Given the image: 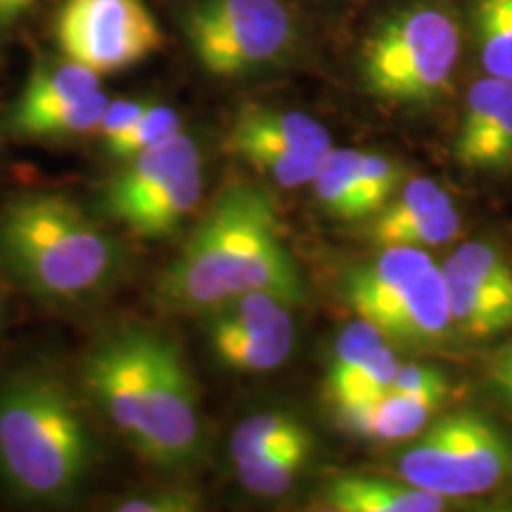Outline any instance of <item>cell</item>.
<instances>
[{"label":"cell","mask_w":512,"mask_h":512,"mask_svg":"<svg viewBox=\"0 0 512 512\" xmlns=\"http://www.w3.org/2000/svg\"><path fill=\"white\" fill-rule=\"evenodd\" d=\"M475 29L486 74L512 79V0H475Z\"/></svg>","instance_id":"cell-24"},{"label":"cell","mask_w":512,"mask_h":512,"mask_svg":"<svg viewBox=\"0 0 512 512\" xmlns=\"http://www.w3.org/2000/svg\"><path fill=\"white\" fill-rule=\"evenodd\" d=\"M311 441V430L299 418L290 413L264 411L249 415L235 427L233 439H230V456H233V463H240V460L259 458L264 453L297 444H311Z\"/></svg>","instance_id":"cell-21"},{"label":"cell","mask_w":512,"mask_h":512,"mask_svg":"<svg viewBox=\"0 0 512 512\" xmlns=\"http://www.w3.org/2000/svg\"><path fill=\"white\" fill-rule=\"evenodd\" d=\"M392 389L406 394L437 396V399L446 401L448 380L437 366H427V363H401L399 370H396Z\"/></svg>","instance_id":"cell-31"},{"label":"cell","mask_w":512,"mask_h":512,"mask_svg":"<svg viewBox=\"0 0 512 512\" xmlns=\"http://www.w3.org/2000/svg\"><path fill=\"white\" fill-rule=\"evenodd\" d=\"M126 271L124 242L60 192H19L0 207V273L38 302L95 304Z\"/></svg>","instance_id":"cell-2"},{"label":"cell","mask_w":512,"mask_h":512,"mask_svg":"<svg viewBox=\"0 0 512 512\" xmlns=\"http://www.w3.org/2000/svg\"><path fill=\"white\" fill-rule=\"evenodd\" d=\"M498 389H501L505 399H508V403L512 406V382L510 384H498Z\"/></svg>","instance_id":"cell-35"},{"label":"cell","mask_w":512,"mask_h":512,"mask_svg":"<svg viewBox=\"0 0 512 512\" xmlns=\"http://www.w3.org/2000/svg\"><path fill=\"white\" fill-rule=\"evenodd\" d=\"M399 366L401 361L394 354V349L389 344L382 347L351 380L344 382L335 394L328 396L332 408L356 406V403H366L370 399H377L384 392H389Z\"/></svg>","instance_id":"cell-28"},{"label":"cell","mask_w":512,"mask_h":512,"mask_svg":"<svg viewBox=\"0 0 512 512\" xmlns=\"http://www.w3.org/2000/svg\"><path fill=\"white\" fill-rule=\"evenodd\" d=\"M249 292L306 304L309 290L283 238L278 207L259 185H230L164 268L155 299L164 309L204 313Z\"/></svg>","instance_id":"cell-1"},{"label":"cell","mask_w":512,"mask_h":512,"mask_svg":"<svg viewBox=\"0 0 512 512\" xmlns=\"http://www.w3.org/2000/svg\"><path fill=\"white\" fill-rule=\"evenodd\" d=\"M204 422L200 394L183 349L169 335L152 332V387L138 456L162 472H183L200 460Z\"/></svg>","instance_id":"cell-10"},{"label":"cell","mask_w":512,"mask_h":512,"mask_svg":"<svg viewBox=\"0 0 512 512\" xmlns=\"http://www.w3.org/2000/svg\"><path fill=\"white\" fill-rule=\"evenodd\" d=\"M292 304L271 292H249L204 311V332L221 366L271 373L294 349Z\"/></svg>","instance_id":"cell-12"},{"label":"cell","mask_w":512,"mask_h":512,"mask_svg":"<svg viewBox=\"0 0 512 512\" xmlns=\"http://www.w3.org/2000/svg\"><path fill=\"white\" fill-rule=\"evenodd\" d=\"M387 344V337L375 325H370L368 320L358 318L354 323H349L332 344L328 373H325V396L335 394L344 382L351 380Z\"/></svg>","instance_id":"cell-25"},{"label":"cell","mask_w":512,"mask_h":512,"mask_svg":"<svg viewBox=\"0 0 512 512\" xmlns=\"http://www.w3.org/2000/svg\"><path fill=\"white\" fill-rule=\"evenodd\" d=\"M150 102L152 100L147 98H110L98 126L100 143L107 145L114 138H119L121 133H126L140 119V114L150 107Z\"/></svg>","instance_id":"cell-32"},{"label":"cell","mask_w":512,"mask_h":512,"mask_svg":"<svg viewBox=\"0 0 512 512\" xmlns=\"http://www.w3.org/2000/svg\"><path fill=\"white\" fill-rule=\"evenodd\" d=\"M245 147H278L323 159L335 145L325 124L309 114L249 102L235 114L226 136L230 155Z\"/></svg>","instance_id":"cell-15"},{"label":"cell","mask_w":512,"mask_h":512,"mask_svg":"<svg viewBox=\"0 0 512 512\" xmlns=\"http://www.w3.org/2000/svg\"><path fill=\"white\" fill-rule=\"evenodd\" d=\"M152 332L150 325H121L100 337L81 363V389L136 453L150 406Z\"/></svg>","instance_id":"cell-9"},{"label":"cell","mask_w":512,"mask_h":512,"mask_svg":"<svg viewBox=\"0 0 512 512\" xmlns=\"http://www.w3.org/2000/svg\"><path fill=\"white\" fill-rule=\"evenodd\" d=\"M110 95L102 76L62 57L38 64L12 105L8 128L27 140H62L98 133Z\"/></svg>","instance_id":"cell-11"},{"label":"cell","mask_w":512,"mask_h":512,"mask_svg":"<svg viewBox=\"0 0 512 512\" xmlns=\"http://www.w3.org/2000/svg\"><path fill=\"white\" fill-rule=\"evenodd\" d=\"M183 131V119L171 105L164 102H150V107L140 114V119L128 128L126 133H121L119 138H114L112 143L102 145L105 147L107 157L114 162H126V159L140 155V152L150 150V147L162 145L164 140L174 138L176 133Z\"/></svg>","instance_id":"cell-26"},{"label":"cell","mask_w":512,"mask_h":512,"mask_svg":"<svg viewBox=\"0 0 512 512\" xmlns=\"http://www.w3.org/2000/svg\"><path fill=\"white\" fill-rule=\"evenodd\" d=\"M358 150H332L320 159L311 188L318 207L337 221H363L361 192H358Z\"/></svg>","instance_id":"cell-20"},{"label":"cell","mask_w":512,"mask_h":512,"mask_svg":"<svg viewBox=\"0 0 512 512\" xmlns=\"http://www.w3.org/2000/svg\"><path fill=\"white\" fill-rule=\"evenodd\" d=\"M441 406H444V399H437V396L406 394L389 389V392L366 403L335 408V413L344 430H351L368 439L403 441L425 430V425Z\"/></svg>","instance_id":"cell-17"},{"label":"cell","mask_w":512,"mask_h":512,"mask_svg":"<svg viewBox=\"0 0 512 512\" xmlns=\"http://www.w3.org/2000/svg\"><path fill=\"white\" fill-rule=\"evenodd\" d=\"M183 34L204 72L235 79L283 62L297 43V24L283 0H195Z\"/></svg>","instance_id":"cell-6"},{"label":"cell","mask_w":512,"mask_h":512,"mask_svg":"<svg viewBox=\"0 0 512 512\" xmlns=\"http://www.w3.org/2000/svg\"><path fill=\"white\" fill-rule=\"evenodd\" d=\"M41 0H0V36L12 34Z\"/></svg>","instance_id":"cell-33"},{"label":"cell","mask_w":512,"mask_h":512,"mask_svg":"<svg viewBox=\"0 0 512 512\" xmlns=\"http://www.w3.org/2000/svg\"><path fill=\"white\" fill-rule=\"evenodd\" d=\"M446 268L479 285L491 287L512 297V264L501 249L486 242H465L446 259Z\"/></svg>","instance_id":"cell-27"},{"label":"cell","mask_w":512,"mask_h":512,"mask_svg":"<svg viewBox=\"0 0 512 512\" xmlns=\"http://www.w3.org/2000/svg\"><path fill=\"white\" fill-rule=\"evenodd\" d=\"M446 280L451 325L460 335L472 339L496 337L512 330V297L479 285L451 268L441 266Z\"/></svg>","instance_id":"cell-19"},{"label":"cell","mask_w":512,"mask_h":512,"mask_svg":"<svg viewBox=\"0 0 512 512\" xmlns=\"http://www.w3.org/2000/svg\"><path fill=\"white\" fill-rule=\"evenodd\" d=\"M100 460L86 406L53 368L0 380V484L31 505L74 503Z\"/></svg>","instance_id":"cell-3"},{"label":"cell","mask_w":512,"mask_h":512,"mask_svg":"<svg viewBox=\"0 0 512 512\" xmlns=\"http://www.w3.org/2000/svg\"><path fill=\"white\" fill-rule=\"evenodd\" d=\"M460 50L456 17L434 0H415L384 17L363 41V86L392 105L430 102L451 83Z\"/></svg>","instance_id":"cell-4"},{"label":"cell","mask_w":512,"mask_h":512,"mask_svg":"<svg viewBox=\"0 0 512 512\" xmlns=\"http://www.w3.org/2000/svg\"><path fill=\"white\" fill-rule=\"evenodd\" d=\"M204 162L197 140L176 133L162 145L121 162L102 183L100 209L143 240H166L183 228L202 200Z\"/></svg>","instance_id":"cell-5"},{"label":"cell","mask_w":512,"mask_h":512,"mask_svg":"<svg viewBox=\"0 0 512 512\" xmlns=\"http://www.w3.org/2000/svg\"><path fill=\"white\" fill-rule=\"evenodd\" d=\"M401 166L387 155L377 152H361L358 157V192L366 219L380 211L401 188Z\"/></svg>","instance_id":"cell-29"},{"label":"cell","mask_w":512,"mask_h":512,"mask_svg":"<svg viewBox=\"0 0 512 512\" xmlns=\"http://www.w3.org/2000/svg\"><path fill=\"white\" fill-rule=\"evenodd\" d=\"M453 155L467 169L512 166V79L486 74L467 91Z\"/></svg>","instance_id":"cell-13"},{"label":"cell","mask_w":512,"mask_h":512,"mask_svg":"<svg viewBox=\"0 0 512 512\" xmlns=\"http://www.w3.org/2000/svg\"><path fill=\"white\" fill-rule=\"evenodd\" d=\"M318 503L332 512H439L451 503L406 479L344 472L325 482Z\"/></svg>","instance_id":"cell-16"},{"label":"cell","mask_w":512,"mask_h":512,"mask_svg":"<svg viewBox=\"0 0 512 512\" xmlns=\"http://www.w3.org/2000/svg\"><path fill=\"white\" fill-rule=\"evenodd\" d=\"M3 316H5V311H3V299H0V328H3Z\"/></svg>","instance_id":"cell-36"},{"label":"cell","mask_w":512,"mask_h":512,"mask_svg":"<svg viewBox=\"0 0 512 512\" xmlns=\"http://www.w3.org/2000/svg\"><path fill=\"white\" fill-rule=\"evenodd\" d=\"M313 448H316V441L280 448V451L264 453L259 458L240 460V463H233L235 475L249 494L261 498L283 496L311 463Z\"/></svg>","instance_id":"cell-23"},{"label":"cell","mask_w":512,"mask_h":512,"mask_svg":"<svg viewBox=\"0 0 512 512\" xmlns=\"http://www.w3.org/2000/svg\"><path fill=\"white\" fill-rule=\"evenodd\" d=\"M399 475L448 501L482 496L512 479V441L477 413L444 415L399 458Z\"/></svg>","instance_id":"cell-7"},{"label":"cell","mask_w":512,"mask_h":512,"mask_svg":"<svg viewBox=\"0 0 512 512\" xmlns=\"http://www.w3.org/2000/svg\"><path fill=\"white\" fill-rule=\"evenodd\" d=\"M491 375H494L496 382L512 375V339L501 351H498L494 361H491Z\"/></svg>","instance_id":"cell-34"},{"label":"cell","mask_w":512,"mask_h":512,"mask_svg":"<svg viewBox=\"0 0 512 512\" xmlns=\"http://www.w3.org/2000/svg\"><path fill=\"white\" fill-rule=\"evenodd\" d=\"M512 382V375L510 377H505V380H498L496 384H510Z\"/></svg>","instance_id":"cell-37"},{"label":"cell","mask_w":512,"mask_h":512,"mask_svg":"<svg viewBox=\"0 0 512 512\" xmlns=\"http://www.w3.org/2000/svg\"><path fill=\"white\" fill-rule=\"evenodd\" d=\"M448 207H453V197L437 181L425 176L413 178V181L401 185L392 200L373 216L370 238L382 247L389 240V235L396 233L399 228L425 219V216L439 214Z\"/></svg>","instance_id":"cell-22"},{"label":"cell","mask_w":512,"mask_h":512,"mask_svg":"<svg viewBox=\"0 0 512 512\" xmlns=\"http://www.w3.org/2000/svg\"><path fill=\"white\" fill-rule=\"evenodd\" d=\"M55 38L64 57L100 76L136 67L164 43L162 27L143 0H64Z\"/></svg>","instance_id":"cell-8"},{"label":"cell","mask_w":512,"mask_h":512,"mask_svg":"<svg viewBox=\"0 0 512 512\" xmlns=\"http://www.w3.org/2000/svg\"><path fill=\"white\" fill-rule=\"evenodd\" d=\"M202 498L197 491L183 486H157V489L128 494L114 501V512H192L200 510Z\"/></svg>","instance_id":"cell-30"},{"label":"cell","mask_w":512,"mask_h":512,"mask_svg":"<svg viewBox=\"0 0 512 512\" xmlns=\"http://www.w3.org/2000/svg\"><path fill=\"white\" fill-rule=\"evenodd\" d=\"M370 325L387 337V342L408 347H437L453 330L448 311L446 280L441 266L432 264L413 278L392 302L368 318Z\"/></svg>","instance_id":"cell-14"},{"label":"cell","mask_w":512,"mask_h":512,"mask_svg":"<svg viewBox=\"0 0 512 512\" xmlns=\"http://www.w3.org/2000/svg\"><path fill=\"white\" fill-rule=\"evenodd\" d=\"M432 264V256L422 247H382V252L370 264L349 273L344 297L358 318L368 320Z\"/></svg>","instance_id":"cell-18"}]
</instances>
